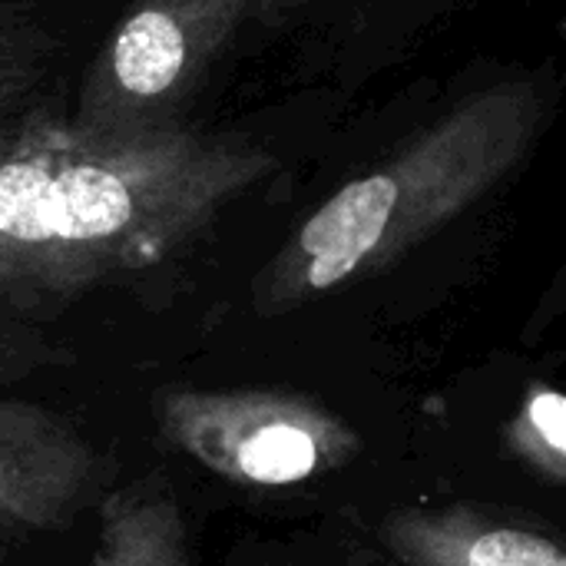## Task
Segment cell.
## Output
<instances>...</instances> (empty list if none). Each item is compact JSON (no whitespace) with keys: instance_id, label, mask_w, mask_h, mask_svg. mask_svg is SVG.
I'll return each mask as SVG.
<instances>
[{"instance_id":"obj_5","label":"cell","mask_w":566,"mask_h":566,"mask_svg":"<svg viewBox=\"0 0 566 566\" xmlns=\"http://www.w3.org/2000/svg\"><path fill=\"white\" fill-rule=\"evenodd\" d=\"M96 454L40 405L0 401V527H63L90 494Z\"/></svg>"},{"instance_id":"obj_3","label":"cell","mask_w":566,"mask_h":566,"mask_svg":"<svg viewBox=\"0 0 566 566\" xmlns=\"http://www.w3.org/2000/svg\"><path fill=\"white\" fill-rule=\"evenodd\" d=\"M282 0H136L99 40L66 113L96 136H136L186 119L222 56Z\"/></svg>"},{"instance_id":"obj_7","label":"cell","mask_w":566,"mask_h":566,"mask_svg":"<svg viewBox=\"0 0 566 566\" xmlns=\"http://www.w3.org/2000/svg\"><path fill=\"white\" fill-rule=\"evenodd\" d=\"M93 566H196L172 484L153 474L103 497Z\"/></svg>"},{"instance_id":"obj_2","label":"cell","mask_w":566,"mask_h":566,"mask_svg":"<svg viewBox=\"0 0 566 566\" xmlns=\"http://www.w3.org/2000/svg\"><path fill=\"white\" fill-rule=\"evenodd\" d=\"M547 119L551 99L531 76H504L461 96L289 235L255 282L259 308L279 315L385 272L507 182Z\"/></svg>"},{"instance_id":"obj_6","label":"cell","mask_w":566,"mask_h":566,"mask_svg":"<svg viewBox=\"0 0 566 566\" xmlns=\"http://www.w3.org/2000/svg\"><path fill=\"white\" fill-rule=\"evenodd\" d=\"M385 544L405 566H566L554 537L474 511H401Z\"/></svg>"},{"instance_id":"obj_4","label":"cell","mask_w":566,"mask_h":566,"mask_svg":"<svg viewBox=\"0 0 566 566\" xmlns=\"http://www.w3.org/2000/svg\"><path fill=\"white\" fill-rule=\"evenodd\" d=\"M169 444L242 488H289L358 458L361 438L335 411L289 391H166Z\"/></svg>"},{"instance_id":"obj_1","label":"cell","mask_w":566,"mask_h":566,"mask_svg":"<svg viewBox=\"0 0 566 566\" xmlns=\"http://www.w3.org/2000/svg\"><path fill=\"white\" fill-rule=\"evenodd\" d=\"M275 172V153L242 133L96 136L66 103L33 99L0 123V308H60L146 275Z\"/></svg>"},{"instance_id":"obj_9","label":"cell","mask_w":566,"mask_h":566,"mask_svg":"<svg viewBox=\"0 0 566 566\" xmlns=\"http://www.w3.org/2000/svg\"><path fill=\"white\" fill-rule=\"evenodd\" d=\"M511 451L554 484L566 481V401L551 385H537L521 415L507 424Z\"/></svg>"},{"instance_id":"obj_8","label":"cell","mask_w":566,"mask_h":566,"mask_svg":"<svg viewBox=\"0 0 566 566\" xmlns=\"http://www.w3.org/2000/svg\"><path fill=\"white\" fill-rule=\"evenodd\" d=\"M63 56V30L33 0H0V123L36 99Z\"/></svg>"},{"instance_id":"obj_10","label":"cell","mask_w":566,"mask_h":566,"mask_svg":"<svg viewBox=\"0 0 566 566\" xmlns=\"http://www.w3.org/2000/svg\"><path fill=\"white\" fill-rule=\"evenodd\" d=\"M312 3H318V0H282V13L285 10H298V7H312Z\"/></svg>"}]
</instances>
